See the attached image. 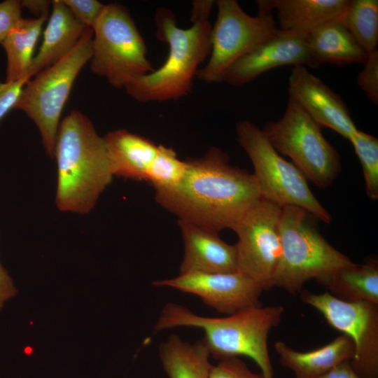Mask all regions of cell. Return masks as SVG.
<instances>
[{"mask_svg":"<svg viewBox=\"0 0 378 378\" xmlns=\"http://www.w3.org/2000/svg\"><path fill=\"white\" fill-rule=\"evenodd\" d=\"M186 170L176 186L155 190L158 204L183 220L218 233L233 230L262 197L253 174L230 164L228 155L211 148L203 156L186 160Z\"/></svg>","mask_w":378,"mask_h":378,"instance_id":"obj_1","label":"cell"},{"mask_svg":"<svg viewBox=\"0 0 378 378\" xmlns=\"http://www.w3.org/2000/svg\"><path fill=\"white\" fill-rule=\"evenodd\" d=\"M54 156L57 206L62 211L90 212L114 176L104 137L86 115L73 110L59 123Z\"/></svg>","mask_w":378,"mask_h":378,"instance_id":"obj_2","label":"cell"},{"mask_svg":"<svg viewBox=\"0 0 378 378\" xmlns=\"http://www.w3.org/2000/svg\"><path fill=\"white\" fill-rule=\"evenodd\" d=\"M284 311L280 305H261L215 318L200 316L186 307L168 303L160 312L155 330L176 327L201 329L210 356L218 360L248 357L259 367L264 378H274L267 340L271 330L280 323Z\"/></svg>","mask_w":378,"mask_h":378,"instance_id":"obj_3","label":"cell"},{"mask_svg":"<svg viewBox=\"0 0 378 378\" xmlns=\"http://www.w3.org/2000/svg\"><path fill=\"white\" fill-rule=\"evenodd\" d=\"M154 21L156 37L168 45L169 53L159 69L125 86L127 93L141 102L176 100L188 94L200 65L211 49L212 25L209 20L182 29L173 11L161 7L156 9Z\"/></svg>","mask_w":378,"mask_h":378,"instance_id":"obj_4","label":"cell"},{"mask_svg":"<svg viewBox=\"0 0 378 378\" xmlns=\"http://www.w3.org/2000/svg\"><path fill=\"white\" fill-rule=\"evenodd\" d=\"M309 215L298 206L282 207L281 254L272 288L279 287L293 295L300 293L307 281H318L353 262L322 237L309 221Z\"/></svg>","mask_w":378,"mask_h":378,"instance_id":"obj_5","label":"cell"},{"mask_svg":"<svg viewBox=\"0 0 378 378\" xmlns=\"http://www.w3.org/2000/svg\"><path fill=\"white\" fill-rule=\"evenodd\" d=\"M92 36V29L87 27L68 54L25 84L14 106L35 123L50 157L55 154L59 118L74 83L91 59Z\"/></svg>","mask_w":378,"mask_h":378,"instance_id":"obj_6","label":"cell"},{"mask_svg":"<svg viewBox=\"0 0 378 378\" xmlns=\"http://www.w3.org/2000/svg\"><path fill=\"white\" fill-rule=\"evenodd\" d=\"M237 141L249 157L261 197L281 207L295 206L325 222L331 215L310 190L303 174L283 158L263 131L248 120L236 125Z\"/></svg>","mask_w":378,"mask_h":378,"instance_id":"obj_7","label":"cell"},{"mask_svg":"<svg viewBox=\"0 0 378 378\" xmlns=\"http://www.w3.org/2000/svg\"><path fill=\"white\" fill-rule=\"evenodd\" d=\"M92 31L91 71L113 88H124L154 70L145 41L124 6L106 4Z\"/></svg>","mask_w":378,"mask_h":378,"instance_id":"obj_8","label":"cell"},{"mask_svg":"<svg viewBox=\"0 0 378 378\" xmlns=\"http://www.w3.org/2000/svg\"><path fill=\"white\" fill-rule=\"evenodd\" d=\"M314 122L293 100L288 99L283 116L267 122L262 130L273 146L290 157L293 164L317 187L326 188L341 169L335 148Z\"/></svg>","mask_w":378,"mask_h":378,"instance_id":"obj_9","label":"cell"},{"mask_svg":"<svg viewBox=\"0 0 378 378\" xmlns=\"http://www.w3.org/2000/svg\"><path fill=\"white\" fill-rule=\"evenodd\" d=\"M217 17L211 27V49L197 78L207 83H221L238 59L273 37L279 31L272 12L258 8V15L245 13L235 0H218Z\"/></svg>","mask_w":378,"mask_h":378,"instance_id":"obj_10","label":"cell"},{"mask_svg":"<svg viewBox=\"0 0 378 378\" xmlns=\"http://www.w3.org/2000/svg\"><path fill=\"white\" fill-rule=\"evenodd\" d=\"M302 302L318 311L335 329L349 337L354 344L350 364L361 378H378V304L346 302L327 291L300 293Z\"/></svg>","mask_w":378,"mask_h":378,"instance_id":"obj_11","label":"cell"},{"mask_svg":"<svg viewBox=\"0 0 378 378\" xmlns=\"http://www.w3.org/2000/svg\"><path fill=\"white\" fill-rule=\"evenodd\" d=\"M281 209L261 198L232 230L238 237L234 244L238 272L251 278L263 290L272 288V280L281 254Z\"/></svg>","mask_w":378,"mask_h":378,"instance_id":"obj_12","label":"cell"},{"mask_svg":"<svg viewBox=\"0 0 378 378\" xmlns=\"http://www.w3.org/2000/svg\"><path fill=\"white\" fill-rule=\"evenodd\" d=\"M153 285L197 295L207 306L227 315L262 305L260 298L263 289L239 272L178 274L155 281Z\"/></svg>","mask_w":378,"mask_h":378,"instance_id":"obj_13","label":"cell"},{"mask_svg":"<svg viewBox=\"0 0 378 378\" xmlns=\"http://www.w3.org/2000/svg\"><path fill=\"white\" fill-rule=\"evenodd\" d=\"M287 65L318 66L312 57L307 36L279 29L273 37L234 62L223 82L241 87L266 71Z\"/></svg>","mask_w":378,"mask_h":378,"instance_id":"obj_14","label":"cell"},{"mask_svg":"<svg viewBox=\"0 0 378 378\" xmlns=\"http://www.w3.org/2000/svg\"><path fill=\"white\" fill-rule=\"evenodd\" d=\"M288 85L289 99L319 126L332 129L348 140L358 131L340 97L306 66L293 68Z\"/></svg>","mask_w":378,"mask_h":378,"instance_id":"obj_15","label":"cell"},{"mask_svg":"<svg viewBox=\"0 0 378 378\" xmlns=\"http://www.w3.org/2000/svg\"><path fill=\"white\" fill-rule=\"evenodd\" d=\"M184 246L179 274L238 272L237 249L218 233L178 220Z\"/></svg>","mask_w":378,"mask_h":378,"instance_id":"obj_16","label":"cell"},{"mask_svg":"<svg viewBox=\"0 0 378 378\" xmlns=\"http://www.w3.org/2000/svg\"><path fill=\"white\" fill-rule=\"evenodd\" d=\"M349 0H260L258 8L277 13L280 29L307 36L319 26L340 20Z\"/></svg>","mask_w":378,"mask_h":378,"instance_id":"obj_17","label":"cell"},{"mask_svg":"<svg viewBox=\"0 0 378 378\" xmlns=\"http://www.w3.org/2000/svg\"><path fill=\"white\" fill-rule=\"evenodd\" d=\"M52 13L43 31L42 44L28 71L32 78L68 54L87 28L62 0L51 1Z\"/></svg>","mask_w":378,"mask_h":378,"instance_id":"obj_18","label":"cell"},{"mask_svg":"<svg viewBox=\"0 0 378 378\" xmlns=\"http://www.w3.org/2000/svg\"><path fill=\"white\" fill-rule=\"evenodd\" d=\"M274 349L280 364L292 370L295 378H318L339 363L350 361L354 352L352 341L344 334L312 351H298L282 341L276 342Z\"/></svg>","mask_w":378,"mask_h":378,"instance_id":"obj_19","label":"cell"},{"mask_svg":"<svg viewBox=\"0 0 378 378\" xmlns=\"http://www.w3.org/2000/svg\"><path fill=\"white\" fill-rule=\"evenodd\" d=\"M103 137L113 176L146 181L148 169L158 153V145L125 130L110 132Z\"/></svg>","mask_w":378,"mask_h":378,"instance_id":"obj_20","label":"cell"},{"mask_svg":"<svg viewBox=\"0 0 378 378\" xmlns=\"http://www.w3.org/2000/svg\"><path fill=\"white\" fill-rule=\"evenodd\" d=\"M315 62L335 64H365L368 54L338 20L328 22L307 35Z\"/></svg>","mask_w":378,"mask_h":378,"instance_id":"obj_21","label":"cell"},{"mask_svg":"<svg viewBox=\"0 0 378 378\" xmlns=\"http://www.w3.org/2000/svg\"><path fill=\"white\" fill-rule=\"evenodd\" d=\"M332 296L346 302L368 301L378 304V262L341 267L317 281Z\"/></svg>","mask_w":378,"mask_h":378,"instance_id":"obj_22","label":"cell"},{"mask_svg":"<svg viewBox=\"0 0 378 378\" xmlns=\"http://www.w3.org/2000/svg\"><path fill=\"white\" fill-rule=\"evenodd\" d=\"M159 356L169 378H209L212 365L202 340L189 343L172 335L160 345Z\"/></svg>","mask_w":378,"mask_h":378,"instance_id":"obj_23","label":"cell"},{"mask_svg":"<svg viewBox=\"0 0 378 378\" xmlns=\"http://www.w3.org/2000/svg\"><path fill=\"white\" fill-rule=\"evenodd\" d=\"M48 18L47 15L22 18L1 43L7 59L5 82L15 81L28 75L36 44Z\"/></svg>","mask_w":378,"mask_h":378,"instance_id":"obj_24","label":"cell"},{"mask_svg":"<svg viewBox=\"0 0 378 378\" xmlns=\"http://www.w3.org/2000/svg\"><path fill=\"white\" fill-rule=\"evenodd\" d=\"M338 20L368 55L377 50V0H349L344 12Z\"/></svg>","mask_w":378,"mask_h":378,"instance_id":"obj_25","label":"cell"},{"mask_svg":"<svg viewBox=\"0 0 378 378\" xmlns=\"http://www.w3.org/2000/svg\"><path fill=\"white\" fill-rule=\"evenodd\" d=\"M186 170V160L178 159L172 148L158 145V153L148 169L146 181L155 190L172 188L181 181Z\"/></svg>","mask_w":378,"mask_h":378,"instance_id":"obj_26","label":"cell"},{"mask_svg":"<svg viewBox=\"0 0 378 378\" xmlns=\"http://www.w3.org/2000/svg\"><path fill=\"white\" fill-rule=\"evenodd\" d=\"M363 173L368 197L378 199V139L371 134L358 131L350 138Z\"/></svg>","mask_w":378,"mask_h":378,"instance_id":"obj_27","label":"cell"},{"mask_svg":"<svg viewBox=\"0 0 378 378\" xmlns=\"http://www.w3.org/2000/svg\"><path fill=\"white\" fill-rule=\"evenodd\" d=\"M74 15L85 26L93 29L106 4L96 0H62Z\"/></svg>","mask_w":378,"mask_h":378,"instance_id":"obj_28","label":"cell"},{"mask_svg":"<svg viewBox=\"0 0 378 378\" xmlns=\"http://www.w3.org/2000/svg\"><path fill=\"white\" fill-rule=\"evenodd\" d=\"M209 378H264L262 374L251 372L245 363L239 357H232L219 360L217 365H211Z\"/></svg>","mask_w":378,"mask_h":378,"instance_id":"obj_29","label":"cell"},{"mask_svg":"<svg viewBox=\"0 0 378 378\" xmlns=\"http://www.w3.org/2000/svg\"><path fill=\"white\" fill-rule=\"evenodd\" d=\"M357 83L368 98L378 103V50L368 55L363 69L358 74Z\"/></svg>","mask_w":378,"mask_h":378,"instance_id":"obj_30","label":"cell"},{"mask_svg":"<svg viewBox=\"0 0 378 378\" xmlns=\"http://www.w3.org/2000/svg\"><path fill=\"white\" fill-rule=\"evenodd\" d=\"M31 78L26 75L15 81L0 83V120L14 108L24 86Z\"/></svg>","mask_w":378,"mask_h":378,"instance_id":"obj_31","label":"cell"},{"mask_svg":"<svg viewBox=\"0 0 378 378\" xmlns=\"http://www.w3.org/2000/svg\"><path fill=\"white\" fill-rule=\"evenodd\" d=\"M22 8L21 1L0 2V44L22 18Z\"/></svg>","mask_w":378,"mask_h":378,"instance_id":"obj_32","label":"cell"},{"mask_svg":"<svg viewBox=\"0 0 378 378\" xmlns=\"http://www.w3.org/2000/svg\"><path fill=\"white\" fill-rule=\"evenodd\" d=\"M17 293L11 277L7 270L0 263V311L4 303Z\"/></svg>","mask_w":378,"mask_h":378,"instance_id":"obj_33","label":"cell"},{"mask_svg":"<svg viewBox=\"0 0 378 378\" xmlns=\"http://www.w3.org/2000/svg\"><path fill=\"white\" fill-rule=\"evenodd\" d=\"M214 4L215 1L211 0L193 1L190 16L192 23L208 21Z\"/></svg>","mask_w":378,"mask_h":378,"instance_id":"obj_34","label":"cell"},{"mask_svg":"<svg viewBox=\"0 0 378 378\" xmlns=\"http://www.w3.org/2000/svg\"><path fill=\"white\" fill-rule=\"evenodd\" d=\"M318 378H361L352 368L350 361L339 363Z\"/></svg>","mask_w":378,"mask_h":378,"instance_id":"obj_35","label":"cell"},{"mask_svg":"<svg viewBox=\"0 0 378 378\" xmlns=\"http://www.w3.org/2000/svg\"><path fill=\"white\" fill-rule=\"evenodd\" d=\"M50 1L44 0H25L21 1L22 8H26L30 12L37 15L36 18L43 15H49Z\"/></svg>","mask_w":378,"mask_h":378,"instance_id":"obj_36","label":"cell"}]
</instances>
